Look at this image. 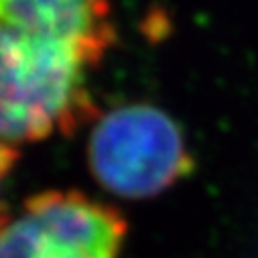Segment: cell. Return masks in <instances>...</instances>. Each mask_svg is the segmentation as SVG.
I'll use <instances>...</instances> for the list:
<instances>
[{
  "label": "cell",
  "instance_id": "obj_1",
  "mask_svg": "<svg viewBox=\"0 0 258 258\" xmlns=\"http://www.w3.org/2000/svg\"><path fill=\"white\" fill-rule=\"evenodd\" d=\"M98 59L0 21V143L19 149L96 116L88 88Z\"/></svg>",
  "mask_w": 258,
  "mask_h": 258
},
{
  "label": "cell",
  "instance_id": "obj_2",
  "mask_svg": "<svg viewBox=\"0 0 258 258\" xmlns=\"http://www.w3.org/2000/svg\"><path fill=\"white\" fill-rule=\"evenodd\" d=\"M94 177L116 196L151 198L191 171L181 128L153 106H124L98 120L90 139Z\"/></svg>",
  "mask_w": 258,
  "mask_h": 258
},
{
  "label": "cell",
  "instance_id": "obj_4",
  "mask_svg": "<svg viewBox=\"0 0 258 258\" xmlns=\"http://www.w3.org/2000/svg\"><path fill=\"white\" fill-rule=\"evenodd\" d=\"M0 21L102 61L114 43L110 0H0Z\"/></svg>",
  "mask_w": 258,
  "mask_h": 258
},
{
  "label": "cell",
  "instance_id": "obj_3",
  "mask_svg": "<svg viewBox=\"0 0 258 258\" xmlns=\"http://www.w3.org/2000/svg\"><path fill=\"white\" fill-rule=\"evenodd\" d=\"M124 218L78 191H45L0 226V258H120Z\"/></svg>",
  "mask_w": 258,
  "mask_h": 258
},
{
  "label": "cell",
  "instance_id": "obj_5",
  "mask_svg": "<svg viewBox=\"0 0 258 258\" xmlns=\"http://www.w3.org/2000/svg\"><path fill=\"white\" fill-rule=\"evenodd\" d=\"M17 159H19V149L9 147V145H5V143H0V187H3V181L11 175V171H13L15 163H17ZM9 218H11L9 212L5 210L3 202H0V226H3Z\"/></svg>",
  "mask_w": 258,
  "mask_h": 258
}]
</instances>
